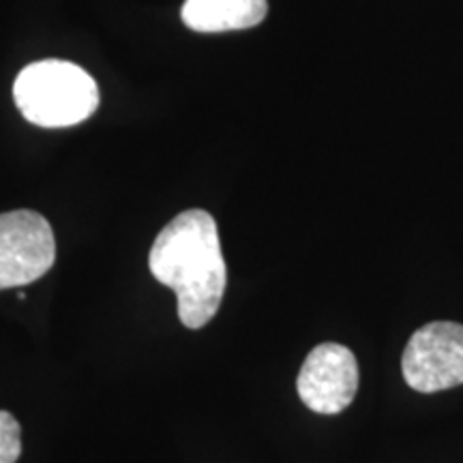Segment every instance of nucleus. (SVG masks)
Returning a JSON list of instances; mask_svg holds the SVG:
<instances>
[{"label": "nucleus", "instance_id": "nucleus-1", "mask_svg": "<svg viewBox=\"0 0 463 463\" xmlns=\"http://www.w3.org/2000/svg\"><path fill=\"white\" fill-rule=\"evenodd\" d=\"M148 266L155 279L176 294L183 326L195 331L215 317L228 270L211 213L191 208L174 217L150 249Z\"/></svg>", "mask_w": 463, "mask_h": 463}, {"label": "nucleus", "instance_id": "nucleus-7", "mask_svg": "<svg viewBox=\"0 0 463 463\" xmlns=\"http://www.w3.org/2000/svg\"><path fill=\"white\" fill-rule=\"evenodd\" d=\"M22 455V427L15 416L0 410V463H15Z\"/></svg>", "mask_w": 463, "mask_h": 463}, {"label": "nucleus", "instance_id": "nucleus-3", "mask_svg": "<svg viewBox=\"0 0 463 463\" xmlns=\"http://www.w3.org/2000/svg\"><path fill=\"white\" fill-rule=\"evenodd\" d=\"M54 260L56 241L48 219L26 208L0 215V289L42 279Z\"/></svg>", "mask_w": 463, "mask_h": 463}, {"label": "nucleus", "instance_id": "nucleus-6", "mask_svg": "<svg viewBox=\"0 0 463 463\" xmlns=\"http://www.w3.org/2000/svg\"><path fill=\"white\" fill-rule=\"evenodd\" d=\"M269 14L266 0H187L183 22L195 33H225L253 28Z\"/></svg>", "mask_w": 463, "mask_h": 463}, {"label": "nucleus", "instance_id": "nucleus-4", "mask_svg": "<svg viewBox=\"0 0 463 463\" xmlns=\"http://www.w3.org/2000/svg\"><path fill=\"white\" fill-rule=\"evenodd\" d=\"M403 378L419 392H438L463 384V326L431 322L420 326L403 350Z\"/></svg>", "mask_w": 463, "mask_h": 463}, {"label": "nucleus", "instance_id": "nucleus-2", "mask_svg": "<svg viewBox=\"0 0 463 463\" xmlns=\"http://www.w3.org/2000/svg\"><path fill=\"white\" fill-rule=\"evenodd\" d=\"M14 99L28 123L58 129L90 118L99 108V89L92 75L73 62L39 61L15 78Z\"/></svg>", "mask_w": 463, "mask_h": 463}, {"label": "nucleus", "instance_id": "nucleus-5", "mask_svg": "<svg viewBox=\"0 0 463 463\" xmlns=\"http://www.w3.org/2000/svg\"><path fill=\"white\" fill-rule=\"evenodd\" d=\"M298 397L317 414H339L358 391V363L341 344H320L309 352L297 380Z\"/></svg>", "mask_w": 463, "mask_h": 463}]
</instances>
